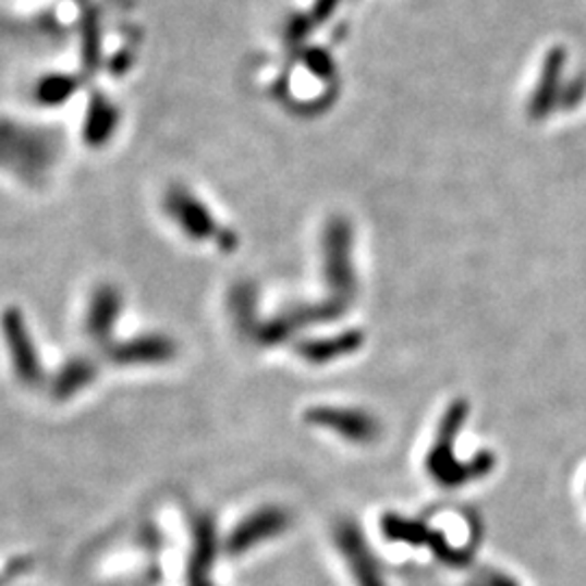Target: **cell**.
I'll return each mask as SVG.
<instances>
[{"label": "cell", "instance_id": "9c48e42d", "mask_svg": "<svg viewBox=\"0 0 586 586\" xmlns=\"http://www.w3.org/2000/svg\"><path fill=\"white\" fill-rule=\"evenodd\" d=\"M356 345V339L352 334H343L328 341H304L297 352L308 363H328L337 358L341 352H347Z\"/></svg>", "mask_w": 586, "mask_h": 586}, {"label": "cell", "instance_id": "8992f818", "mask_svg": "<svg viewBox=\"0 0 586 586\" xmlns=\"http://www.w3.org/2000/svg\"><path fill=\"white\" fill-rule=\"evenodd\" d=\"M120 310H122V295L115 288L102 285L96 290L85 315V330L91 337V341H105L111 334L115 319L120 317Z\"/></svg>", "mask_w": 586, "mask_h": 586}, {"label": "cell", "instance_id": "3957f363", "mask_svg": "<svg viewBox=\"0 0 586 586\" xmlns=\"http://www.w3.org/2000/svg\"><path fill=\"white\" fill-rule=\"evenodd\" d=\"M337 548L345 557L356 586H384L382 574L371 557L367 544L363 541V537L356 533L354 526L343 524L337 530Z\"/></svg>", "mask_w": 586, "mask_h": 586}, {"label": "cell", "instance_id": "277c9868", "mask_svg": "<svg viewBox=\"0 0 586 586\" xmlns=\"http://www.w3.org/2000/svg\"><path fill=\"white\" fill-rule=\"evenodd\" d=\"M7 337L11 343V352L15 356L17 376L24 382L37 384L41 380V361L37 354V347L33 343V337H28V330L24 326V319L17 313H9L7 317Z\"/></svg>", "mask_w": 586, "mask_h": 586}, {"label": "cell", "instance_id": "7a4b0ae2", "mask_svg": "<svg viewBox=\"0 0 586 586\" xmlns=\"http://www.w3.org/2000/svg\"><path fill=\"white\" fill-rule=\"evenodd\" d=\"M288 526H290L288 511L277 509V506L261 509V511L248 515L233 530V535L229 537V550L233 554H244V552L253 550L255 546H259L272 537L283 535L288 530Z\"/></svg>", "mask_w": 586, "mask_h": 586}, {"label": "cell", "instance_id": "6da1fadb", "mask_svg": "<svg viewBox=\"0 0 586 586\" xmlns=\"http://www.w3.org/2000/svg\"><path fill=\"white\" fill-rule=\"evenodd\" d=\"M163 205H166L168 216L176 222V227L185 233V237L194 242L216 240L227 251L237 246V237L229 233L224 227H220L211 209L192 192L183 187H174L172 192H168Z\"/></svg>", "mask_w": 586, "mask_h": 586}, {"label": "cell", "instance_id": "52a82bcc", "mask_svg": "<svg viewBox=\"0 0 586 586\" xmlns=\"http://www.w3.org/2000/svg\"><path fill=\"white\" fill-rule=\"evenodd\" d=\"M111 354V358L122 365H157L172 358L174 343L168 337L146 334L115 345Z\"/></svg>", "mask_w": 586, "mask_h": 586}, {"label": "cell", "instance_id": "ba28073f", "mask_svg": "<svg viewBox=\"0 0 586 586\" xmlns=\"http://www.w3.org/2000/svg\"><path fill=\"white\" fill-rule=\"evenodd\" d=\"M96 378V367L87 358H74L68 365L61 367V371L54 378V395L61 400L72 398L81 389H85Z\"/></svg>", "mask_w": 586, "mask_h": 586}, {"label": "cell", "instance_id": "5b68a950", "mask_svg": "<svg viewBox=\"0 0 586 586\" xmlns=\"http://www.w3.org/2000/svg\"><path fill=\"white\" fill-rule=\"evenodd\" d=\"M306 422H310L317 428H326L330 432H337L352 441H365L374 435V424L363 415L354 411H339L334 406H319L306 413Z\"/></svg>", "mask_w": 586, "mask_h": 586}]
</instances>
